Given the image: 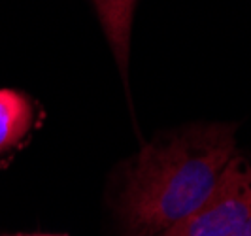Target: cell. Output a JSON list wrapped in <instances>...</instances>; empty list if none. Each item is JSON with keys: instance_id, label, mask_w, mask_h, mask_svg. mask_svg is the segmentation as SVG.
Segmentation results:
<instances>
[{"instance_id": "6da1fadb", "label": "cell", "mask_w": 251, "mask_h": 236, "mask_svg": "<svg viewBox=\"0 0 251 236\" xmlns=\"http://www.w3.org/2000/svg\"><path fill=\"white\" fill-rule=\"evenodd\" d=\"M236 153V127L191 125L157 136L128 166L121 215L128 236H159L212 197Z\"/></svg>"}, {"instance_id": "7a4b0ae2", "label": "cell", "mask_w": 251, "mask_h": 236, "mask_svg": "<svg viewBox=\"0 0 251 236\" xmlns=\"http://www.w3.org/2000/svg\"><path fill=\"white\" fill-rule=\"evenodd\" d=\"M250 215L251 164L234 155L212 197L187 219L159 236H232Z\"/></svg>"}, {"instance_id": "3957f363", "label": "cell", "mask_w": 251, "mask_h": 236, "mask_svg": "<svg viewBox=\"0 0 251 236\" xmlns=\"http://www.w3.org/2000/svg\"><path fill=\"white\" fill-rule=\"evenodd\" d=\"M100 21L104 36L110 44L121 79L128 87V61H130V36L132 21L138 0H91Z\"/></svg>"}, {"instance_id": "277c9868", "label": "cell", "mask_w": 251, "mask_h": 236, "mask_svg": "<svg viewBox=\"0 0 251 236\" xmlns=\"http://www.w3.org/2000/svg\"><path fill=\"white\" fill-rule=\"evenodd\" d=\"M34 123V110L25 95L0 89V155L15 148Z\"/></svg>"}, {"instance_id": "5b68a950", "label": "cell", "mask_w": 251, "mask_h": 236, "mask_svg": "<svg viewBox=\"0 0 251 236\" xmlns=\"http://www.w3.org/2000/svg\"><path fill=\"white\" fill-rule=\"evenodd\" d=\"M232 236H251V215L246 219V223L242 225V227H240L238 231H236Z\"/></svg>"}]
</instances>
